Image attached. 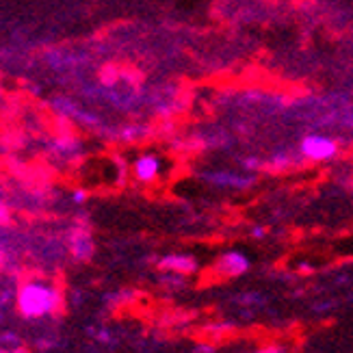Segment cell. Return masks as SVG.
Masks as SVG:
<instances>
[{
  "label": "cell",
  "instance_id": "obj_8",
  "mask_svg": "<svg viewBox=\"0 0 353 353\" xmlns=\"http://www.w3.org/2000/svg\"><path fill=\"white\" fill-rule=\"evenodd\" d=\"M85 199H87V193H85L83 189H76V191L72 193V202H74V204H83Z\"/></svg>",
  "mask_w": 353,
  "mask_h": 353
},
{
  "label": "cell",
  "instance_id": "obj_5",
  "mask_svg": "<svg viewBox=\"0 0 353 353\" xmlns=\"http://www.w3.org/2000/svg\"><path fill=\"white\" fill-rule=\"evenodd\" d=\"M161 159L157 154H141L132 165V174L139 182H152L161 174Z\"/></svg>",
  "mask_w": 353,
  "mask_h": 353
},
{
  "label": "cell",
  "instance_id": "obj_11",
  "mask_svg": "<svg viewBox=\"0 0 353 353\" xmlns=\"http://www.w3.org/2000/svg\"><path fill=\"white\" fill-rule=\"evenodd\" d=\"M5 219H7V210L0 208V221H5Z\"/></svg>",
  "mask_w": 353,
  "mask_h": 353
},
{
  "label": "cell",
  "instance_id": "obj_9",
  "mask_svg": "<svg viewBox=\"0 0 353 353\" xmlns=\"http://www.w3.org/2000/svg\"><path fill=\"white\" fill-rule=\"evenodd\" d=\"M252 236H254V239H265V236H267V230H265V228H254V230H252Z\"/></svg>",
  "mask_w": 353,
  "mask_h": 353
},
{
  "label": "cell",
  "instance_id": "obj_7",
  "mask_svg": "<svg viewBox=\"0 0 353 353\" xmlns=\"http://www.w3.org/2000/svg\"><path fill=\"white\" fill-rule=\"evenodd\" d=\"M72 254L79 260H89L91 254H94V241L87 232H79L76 236H72Z\"/></svg>",
  "mask_w": 353,
  "mask_h": 353
},
{
  "label": "cell",
  "instance_id": "obj_4",
  "mask_svg": "<svg viewBox=\"0 0 353 353\" xmlns=\"http://www.w3.org/2000/svg\"><path fill=\"white\" fill-rule=\"evenodd\" d=\"M252 267L250 258L241 254V252H225L219 260H217V271L225 278H239V275L248 273Z\"/></svg>",
  "mask_w": 353,
  "mask_h": 353
},
{
  "label": "cell",
  "instance_id": "obj_1",
  "mask_svg": "<svg viewBox=\"0 0 353 353\" xmlns=\"http://www.w3.org/2000/svg\"><path fill=\"white\" fill-rule=\"evenodd\" d=\"M59 290L43 280H30L18 290V312L24 319H43L52 314L59 308Z\"/></svg>",
  "mask_w": 353,
  "mask_h": 353
},
{
  "label": "cell",
  "instance_id": "obj_2",
  "mask_svg": "<svg viewBox=\"0 0 353 353\" xmlns=\"http://www.w3.org/2000/svg\"><path fill=\"white\" fill-rule=\"evenodd\" d=\"M299 152L303 154V159H308V161L325 163V161H332L336 154H339V143H336L332 137L308 134V137H303V139H301Z\"/></svg>",
  "mask_w": 353,
  "mask_h": 353
},
{
  "label": "cell",
  "instance_id": "obj_6",
  "mask_svg": "<svg viewBox=\"0 0 353 353\" xmlns=\"http://www.w3.org/2000/svg\"><path fill=\"white\" fill-rule=\"evenodd\" d=\"M159 265H161V269H165V271H174V273H178V275L195 273L197 267H199L197 260H195L193 256H189V254H170V256H163Z\"/></svg>",
  "mask_w": 353,
  "mask_h": 353
},
{
  "label": "cell",
  "instance_id": "obj_3",
  "mask_svg": "<svg viewBox=\"0 0 353 353\" xmlns=\"http://www.w3.org/2000/svg\"><path fill=\"white\" fill-rule=\"evenodd\" d=\"M199 178L214 184V187L236 189V191H245L254 184V178L241 176V174H230V172H206V174H199Z\"/></svg>",
  "mask_w": 353,
  "mask_h": 353
},
{
  "label": "cell",
  "instance_id": "obj_10",
  "mask_svg": "<svg viewBox=\"0 0 353 353\" xmlns=\"http://www.w3.org/2000/svg\"><path fill=\"white\" fill-rule=\"evenodd\" d=\"M195 351H202V353H212V351H214V347H212V345H197V347H195Z\"/></svg>",
  "mask_w": 353,
  "mask_h": 353
}]
</instances>
